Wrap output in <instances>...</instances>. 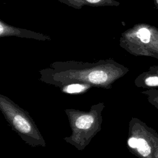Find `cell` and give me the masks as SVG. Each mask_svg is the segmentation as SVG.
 <instances>
[{"label": "cell", "mask_w": 158, "mask_h": 158, "mask_svg": "<svg viewBox=\"0 0 158 158\" xmlns=\"http://www.w3.org/2000/svg\"><path fill=\"white\" fill-rule=\"evenodd\" d=\"M136 148L138 151L143 156H148L151 153V148L146 141L143 138L138 139V144Z\"/></svg>", "instance_id": "cell-4"}, {"label": "cell", "mask_w": 158, "mask_h": 158, "mask_svg": "<svg viewBox=\"0 0 158 158\" xmlns=\"http://www.w3.org/2000/svg\"><path fill=\"white\" fill-rule=\"evenodd\" d=\"M15 127L22 133H28L30 131L31 127L28 122L20 115H16L14 118Z\"/></svg>", "instance_id": "cell-1"}, {"label": "cell", "mask_w": 158, "mask_h": 158, "mask_svg": "<svg viewBox=\"0 0 158 158\" xmlns=\"http://www.w3.org/2000/svg\"><path fill=\"white\" fill-rule=\"evenodd\" d=\"M86 1H88V2H91V3H96V2H99L100 0H86Z\"/></svg>", "instance_id": "cell-9"}, {"label": "cell", "mask_w": 158, "mask_h": 158, "mask_svg": "<svg viewBox=\"0 0 158 158\" xmlns=\"http://www.w3.org/2000/svg\"><path fill=\"white\" fill-rule=\"evenodd\" d=\"M146 84L150 86H158V77H150L146 79Z\"/></svg>", "instance_id": "cell-7"}, {"label": "cell", "mask_w": 158, "mask_h": 158, "mask_svg": "<svg viewBox=\"0 0 158 158\" xmlns=\"http://www.w3.org/2000/svg\"><path fill=\"white\" fill-rule=\"evenodd\" d=\"M85 88L84 86L79 84H73L68 86L66 88V91L69 93H78L83 90Z\"/></svg>", "instance_id": "cell-6"}, {"label": "cell", "mask_w": 158, "mask_h": 158, "mask_svg": "<svg viewBox=\"0 0 158 158\" xmlns=\"http://www.w3.org/2000/svg\"><path fill=\"white\" fill-rule=\"evenodd\" d=\"M137 36L141 40L143 43H148L151 38V33L149 30L146 28H142L137 32Z\"/></svg>", "instance_id": "cell-5"}, {"label": "cell", "mask_w": 158, "mask_h": 158, "mask_svg": "<svg viewBox=\"0 0 158 158\" xmlns=\"http://www.w3.org/2000/svg\"><path fill=\"white\" fill-rule=\"evenodd\" d=\"M157 3H158V0H157Z\"/></svg>", "instance_id": "cell-11"}, {"label": "cell", "mask_w": 158, "mask_h": 158, "mask_svg": "<svg viewBox=\"0 0 158 158\" xmlns=\"http://www.w3.org/2000/svg\"><path fill=\"white\" fill-rule=\"evenodd\" d=\"M128 143L129 144V146L131 148H135L137 147V144H138V139L135 138H131L129 139Z\"/></svg>", "instance_id": "cell-8"}, {"label": "cell", "mask_w": 158, "mask_h": 158, "mask_svg": "<svg viewBox=\"0 0 158 158\" xmlns=\"http://www.w3.org/2000/svg\"><path fill=\"white\" fill-rule=\"evenodd\" d=\"M107 79V75L104 71L96 70L91 72L89 75V80L91 82L96 84L105 82Z\"/></svg>", "instance_id": "cell-2"}, {"label": "cell", "mask_w": 158, "mask_h": 158, "mask_svg": "<svg viewBox=\"0 0 158 158\" xmlns=\"http://www.w3.org/2000/svg\"><path fill=\"white\" fill-rule=\"evenodd\" d=\"M94 121V118L91 115L80 116L76 121V126L80 129L89 128Z\"/></svg>", "instance_id": "cell-3"}, {"label": "cell", "mask_w": 158, "mask_h": 158, "mask_svg": "<svg viewBox=\"0 0 158 158\" xmlns=\"http://www.w3.org/2000/svg\"><path fill=\"white\" fill-rule=\"evenodd\" d=\"M0 29H1L0 33H2V31H3V28H2V25H0Z\"/></svg>", "instance_id": "cell-10"}]
</instances>
